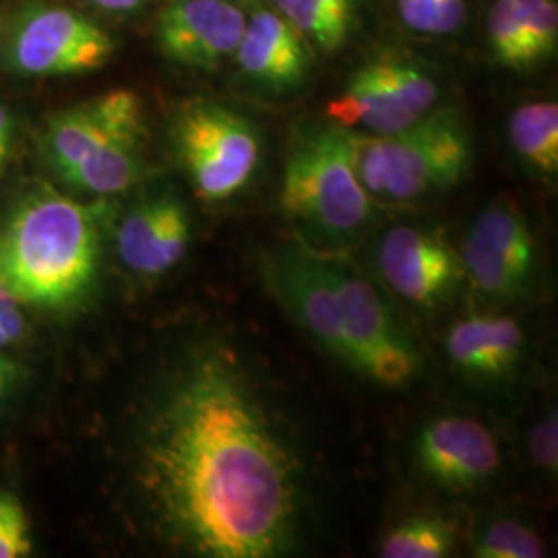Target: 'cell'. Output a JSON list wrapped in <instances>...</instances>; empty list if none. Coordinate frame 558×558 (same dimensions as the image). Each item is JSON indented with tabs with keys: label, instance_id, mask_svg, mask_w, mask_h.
Here are the masks:
<instances>
[{
	"label": "cell",
	"instance_id": "24",
	"mask_svg": "<svg viewBox=\"0 0 558 558\" xmlns=\"http://www.w3.org/2000/svg\"><path fill=\"white\" fill-rule=\"evenodd\" d=\"M32 553V527L21 500L0 493V558H25Z\"/></svg>",
	"mask_w": 558,
	"mask_h": 558
},
{
	"label": "cell",
	"instance_id": "10",
	"mask_svg": "<svg viewBox=\"0 0 558 558\" xmlns=\"http://www.w3.org/2000/svg\"><path fill=\"white\" fill-rule=\"evenodd\" d=\"M379 279L405 304L433 313L458 296L465 278L459 253L435 230L398 223L375 246Z\"/></svg>",
	"mask_w": 558,
	"mask_h": 558
},
{
	"label": "cell",
	"instance_id": "1",
	"mask_svg": "<svg viewBox=\"0 0 558 558\" xmlns=\"http://www.w3.org/2000/svg\"><path fill=\"white\" fill-rule=\"evenodd\" d=\"M129 476L149 532L177 555L276 558L299 548L308 511L299 439L220 336L186 341L145 393Z\"/></svg>",
	"mask_w": 558,
	"mask_h": 558
},
{
	"label": "cell",
	"instance_id": "27",
	"mask_svg": "<svg viewBox=\"0 0 558 558\" xmlns=\"http://www.w3.org/2000/svg\"><path fill=\"white\" fill-rule=\"evenodd\" d=\"M15 135H17V124L15 117L9 110V106H4L0 101V174L4 172L7 163L11 160L13 154V145H15Z\"/></svg>",
	"mask_w": 558,
	"mask_h": 558
},
{
	"label": "cell",
	"instance_id": "16",
	"mask_svg": "<svg viewBox=\"0 0 558 558\" xmlns=\"http://www.w3.org/2000/svg\"><path fill=\"white\" fill-rule=\"evenodd\" d=\"M445 352L470 379L502 380L515 373L523 359L525 333L513 317L472 315L449 329Z\"/></svg>",
	"mask_w": 558,
	"mask_h": 558
},
{
	"label": "cell",
	"instance_id": "30",
	"mask_svg": "<svg viewBox=\"0 0 558 558\" xmlns=\"http://www.w3.org/2000/svg\"><path fill=\"white\" fill-rule=\"evenodd\" d=\"M96 7L106 9V11H133L141 7L145 0H89Z\"/></svg>",
	"mask_w": 558,
	"mask_h": 558
},
{
	"label": "cell",
	"instance_id": "13",
	"mask_svg": "<svg viewBox=\"0 0 558 558\" xmlns=\"http://www.w3.org/2000/svg\"><path fill=\"white\" fill-rule=\"evenodd\" d=\"M246 13L234 0H174L156 23L161 57L184 69H216L234 57Z\"/></svg>",
	"mask_w": 558,
	"mask_h": 558
},
{
	"label": "cell",
	"instance_id": "15",
	"mask_svg": "<svg viewBox=\"0 0 558 558\" xmlns=\"http://www.w3.org/2000/svg\"><path fill=\"white\" fill-rule=\"evenodd\" d=\"M234 57L246 80L278 94L296 89L311 75L306 40L271 9L246 15Z\"/></svg>",
	"mask_w": 558,
	"mask_h": 558
},
{
	"label": "cell",
	"instance_id": "23",
	"mask_svg": "<svg viewBox=\"0 0 558 558\" xmlns=\"http://www.w3.org/2000/svg\"><path fill=\"white\" fill-rule=\"evenodd\" d=\"M532 66L557 52L558 7L555 0H519Z\"/></svg>",
	"mask_w": 558,
	"mask_h": 558
},
{
	"label": "cell",
	"instance_id": "6",
	"mask_svg": "<svg viewBox=\"0 0 558 558\" xmlns=\"http://www.w3.org/2000/svg\"><path fill=\"white\" fill-rule=\"evenodd\" d=\"M170 137L180 168L201 201L234 199L259 172V131L220 101H184L172 119Z\"/></svg>",
	"mask_w": 558,
	"mask_h": 558
},
{
	"label": "cell",
	"instance_id": "4",
	"mask_svg": "<svg viewBox=\"0 0 558 558\" xmlns=\"http://www.w3.org/2000/svg\"><path fill=\"white\" fill-rule=\"evenodd\" d=\"M356 133L336 122L304 126L283 163L279 203L296 239L319 253H343L375 220V199L354 163Z\"/></svg>",
	"mask_w": 558,
	"mask_h": 558
},
{
	"label": "cell",
	"instance_id": "3",
	"mask_svg": "<svg viewBox=\"0 0 558 558\" xmlns=\"http://www.w3.org/2000/svg\"><path fill=\"white\" fill-rule=\"evenodd\" d=\"M101 211L48 186L27 193L0 223V286L20 304L81 302L100 271Z\"/></svg>",
	"mask_w": 558,
	"mask_h": 558
},
{
	"label": "cell",
	"instance_id": "29",
	"mask_svg": "<svg viewBox=\"0 0 558 558\" xmlns=\"http://www.w3.org/2000/svg\"><path fill=\"white\" fill-rule=\"evenodd\" d=\"M319 2L327 11H331L338 20L345 21V23L352 25L356 0H319Z\"/></svg>",
	"mask_w": 558,
	"mask_h": 558
},
{
	"label": "cell",
	"instance_id": "20",
	"mask_svg": "<svg viewBox=\"0 0 558 558\" xmlns=\"http://www.w3.org/2000/svg\"><path fill=\"white\" fill-rule=\"evenodd\" d=\"M276 11L300 36L323 52H338L350 36V23L338 20L319 0H274Z\"/></svg>",
	"mask_w": 558,
	"mask_h": 558
},
{
	"label": "cell",
	"instance_id": "21",
	"mask_svg": "<svg viewBox=\"0 0 558 558\" xmlns=\"http://www.w3.org/2000/svg\"><path fill=\"white\" fill-rule=\"evenodd\" d=\"M488 44L495 60L513 71L532 69L519 0H495L488 13Z\"/></svg>",
	"mask_w": 558,
	"mask_h": 558
},
{
	"label": "cell",
	"instance_id": "14",
	"mask_svg": "<svg viewBox=\"0 0 558 558\" xmlns=\"http://www.w3.org/2000/svg\"><path fill=\"white\" fill-rule=\"evenodd\" d=\"M193 239L191 214L172 191L133 205L117 228V255L124 269L143 279L170 274L186 257Z\"/></svg>",
	"mask_w": 558,
	"mask_h": 558
},
{
	"label": "cell",
	"instance_id": "26",
	"mask_svg": "<svg viewBox=\"0 0 558 558\" xmlns=\"http://www.w3.org/2000/svg\"><path fill=\"white\" fill-rule=\"evenodd\" d=\"M25 333L21 304L0 286V350L20 341Z\"/></svg>",
	"mask_w": 558,
	"mask_h": 558
},
{
	"label": "cell",
	"instance_id": "12",
	"mask_svg": "<svg viewBox=\"0 0 558 558\" xmlns=\"http://www.w3.org/2000/svg\"><path fill=\"white\" fill-rule=\"evenodd\" d=\"M420 472L451 493L478 490L499 474L500 445L488 426L468 416L428 422L416 440Z\"/></svg>",
	"mask_w": 558,
	"mask_h": 558
},
{
	"label": "cell",
	"instance_id": "5",
	"mask_svg": "<svg viewBox=\"0 0 558 558\" xmlns=\"http://www.w3.org/2000/svg\"><path fill=\"white\" fill-rule=\"evenodd\" d=\"M472 137L453 108H435L391 135H359L356 174L375 201L410 203L458 186L472 166Z\"/></svg>",
	"mask_w": 558,
	"mask_h": 558
},
{
	"label": "cell",
	"instance_id": "11",
	"mask_svg": "<svg viewBox=\"0 0 558 558\" xmlns=\"http://www.w3.org/2000/svg\"><path fill=\"white\" fill-rule=\"evenodd\" d=\"M143 104L131 89H114L50 117L44 131V154L64 180L108 143L145 129Z\"/></svg>",
	"mask_w": 558,
	"mask_h": 558
},
{
	"label": "cell",
	"instance_id": "25",
	"mask_svg": "<svg viewBox=\"0 0 558 558\" xmlns=\"http://www.w3.org/2000/svg\"><path fill=\"white\" fill-rule=\"evenodd\" d=\"M530 458L536 468L546 474H555L558 468V420L557 412L553 410L539 420L530 433Z\"/></svg>",
	"mask_w": 558,
	"mask_h": 558
},
{
	"label": "cell",
	"instance_id": "28",
	"mask_svg": "<svg viewBox=\"0 0 558 558\" xmlns=\"http://www.w3.org/2000/svg\"><path fill=\"white\" fill-rule=\"evenodd\" d=\"M17 377H20V366L13 360L0 354V401L13 391V387L17 385Z\"/></svg>",
	"mask_w": 558,
	"mask_h": 558
},
{
	"label": "cell",
	"instance_id": "22",
	"mask_svg": "<svg viewBox=\"0 0 558 558\" xmlns=\"http://www.w3.org/2000/svg\"><path fill=\"white\" fill-rule=\"evenodd\" d=\"M398 15L416 34L449 36L468 20V0H398Z\"/></svg>",
	"mask_w": 558,
	"mask_h": 558
},
{
	"label": "cell",
	"instance_id": "19",
	"mask_svg": "<svg viewBox=\"0 0 558 558\" xmlns=\"http://www.w3.org/2000/svg\"><path fill=\"white\" fill-rule=\"evenodd\" d=\"M472 555L478 558H542L548 548L538 532L511 518L484 519L470 536Z\"/></svg>",
	"mask_w": 558,
	"mask_h": 558
},
{
	"label": "cell",
	"instance_id": "17",
	"mask_svg": "<svg viewBox=\"0 0 558 558\" xmlns=\"http://www.w3.org/2000/svg\"><path fill=\"white\" fill-rule=\"evenodd\" d=\"M507 137L515 156L530 170L544 179L557 174V101H527L518 106L507 122Z\"/></svg>",
	"mask_w": 558,
	"mask_h": 558
},
{
	"label": "cell",
	"instance_id": "18",
	"mask_svg": "<svg viewBox=\"0 0 558 558\" xmlns=\"http://www.w3.org/2000/svg\"><path fill=\"white\" fill-rule=\"evenodd\" d=\"M458 530L449 519L420 513L401 519L380 542L385 558H442L456 550Z\"/></svg>",
	"mask_w": 558,
	"mask_h": 558
},
{
	"label": "cell",
	"instance_id": "9",
	"mask_svg": "<svg viewBox=\"0 0 558 558\" xmlns=\"http://www.w3.org/2000/svg\"><path fill=\"white\" fill-rule=\"evenodd\" d=\"M463 274L484 300L511 302L532 292L536 242L511 203H493L472 221L459 251Z\"/></svg>",
	"mask_w": 558,
	"mask_h": 558
},
{
	"label": "cell",
	"instance_id": "7",
	"mask_svg": "<svg viewBox=\"0 0 558 558\" xmlns=\"http://www.w3.org/2000/svg\"><path fill=\"white\" fill-rule=\"evenodd\" d=\"M112 36L69 7L27 4L0 25V66L23 77H66L112 59Z\"/></svg>",
	"mask_w": 558,
	"mask_h": 558
},
{
	"label": "cell",
	"instance_id": "8",
	"mask_svg": "<svg viewBox=\"0 0 558 558\" xmlns=\"http://www.w3.org/2000/svg\"><path fill=\"white\" fill-rule=\"evenodd\" d=\"M440 83L418 60L379 54L364 62L327 106V117L360 135H391L439 108Z\"/></svg>",
	"mask_w": 558,
	"mask_h": 558
},
{
	"label": "cell",
	"instance_id": "2",
	"mask_svg": "<svg viewBox=\"0 0 558 558\" xmlns=\"http://www.w3.org/2000/svg\"><path fill=\"white\" fill-rule=\"evenodd\" d=\"M260 274L302 331L362 379L399 389L418 377V343L396 306L341 253L292 240L263 255Z\"/></svg>",
	"mask_w": 558,
	"mask_h": 558
}]
</instances>
